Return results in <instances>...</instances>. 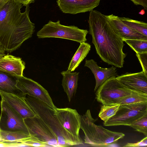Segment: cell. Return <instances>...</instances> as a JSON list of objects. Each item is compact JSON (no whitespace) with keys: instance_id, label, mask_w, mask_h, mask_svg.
Masks as SVG:
<instances>
[{"instance_id":"6da1fadb","label":"cell","mask_w":147,"mask_h":147,"mask_svg":"<svg viewBox=\"0 0 147 147\" xmlns=\"http://www.w3.org/2000/svg\"><path fill=\"white\" fill-rule=\"evenodd\" d=\"M21 13L22 4L10 0L5 3L0 11V48L11 52L32 36L34 24L29 16V5Z\"/></svg>"},{"instance_id":"7a4b0ae2","label":"cell","mask_w":147,"mask_h":147,"mask_svg":"<svg viewBox=\"0 0 147 147\" xmlns=\"http://www.w3.org/2000/svg\"><path fill=\"white\" fill-rule=\"evenodd\" d=\"M88 32L97 53L104 62L118 68L123 67L126 54L124 40L115 32L106 15L92 10L90 12Z\"/></svg>"},{"instance_id":"3957f363","label":"cell","mask_w":147,"mask_h":147,"mask_svg":"<svg viewBox=\"0 0 147 147\" xmlns=\"http://www.w3.org/2000/svg\"><path fill=\"white\" fill-rule=\"evenodd\" d=\"M25 100L39 117L47 125L57 138L59 147L80 145L73 136L63 126L55 110L39 99L26 95Z\"/></svg>"},{"instance_id":"277c9868","label":"cell","mask_w":147,"mask_h":147,"mask_svg":"<svg viewBox=\"0 0 147 147\" xmlns=\"http://www.w3.org/2000/svg\"><path fill=\"white\" fill-rule=\"evenodd\" d=\"M96 121L92 117L90 109L81 115L80 129L84 133L85 143L92 146L107 147L125 136L122 133L111 131L96 125L94 123Z\"/></svg>"},{"instance_id":"5b68a950","label":"cell","mask_w":147,"mask_h":147,"mask_svg":"<svg viewBox=\"0 0 147 147\" xmlns=\"http://www.w3.org/2000/svg\"><path fill=\"white\" fill-rule=\"evenodd\" d=\"M87 30L81 29L74 26L62 25L58 20L56 22L49 21L37 33L38 38H56L76 41L80 43L87 40Z\"/></svg>"},{"instance_id":"8992f818","label":"cell","mask_w":147,"mask_h":147,"mask_svg":"<svg viewBox=\"0 0 147 147\" xmlns=\"http://www.w3.org/2000/svg\"><path fill=\"white\" fill-rule=\"evenodd\" d=\"M116 76L107 79L96 90V99L102 105L118 104L121 99L138 92L126 87L117 79Z\"/></svg>"},{"instance_id":"52a82bcc","label":"cell","mask_w":147,"mask_h":147,"mask_svg":"<svg viewBox=\"0 0 147 147\" xmlns=\"http://www.w3.org/2000/svg\"><path fill=\"white\" fill-rule=\"evenodd\" d=\"M147 113V102L120 105L116 114L105 122V126H129L135 121Z\"/></svg>"},{"instance_id":"ba28073f","label":"cell","mask_w":147,"mask_h":147,"mask_svg":"<svg viewBox=\"0 0 147 147\" xmlns=\"http://www.w3.org/2000/svg\"><path fill=\"white\" fill-rule=\"evenodd\" d=\"M16 86L24 95H28L42 101L55 110L53 103L48 91L38 82L24 76L19 77Z\"/></svg>"},{"instance_id":"9c48e42d","label":"cell","mask_w":147,"mask_h":147,"mask_svg":"<svg viewBox=\"0 0 147 147\" xmlns=\"http://www.w3.org/2000/svg\"><path fill=\"white\" fill-rule=\"evenodd\" d=\"M56 115L63 127L71 134L80 144H83L79 136L81 115L75 109L57 108Z\"/></svg>"},{"instance_id":"30bf717a","label":"cell","mask_w":147,"mask_h":147,"mask_svg":"<svg viewBox=\"0 0 147 147\" xmlns=\"http://www.w3.org/2000/svg\"><path fill=\"white\" fill-rule=\"evenodd\" d=\"M30 134L50 146L59 147L58 139L47 125L37 115L24 119Z\"/></svg>"},{"instance_id":"8fae6325","label":"cell","mask_w":147,"mask_h":147,"mask_svg":"<svg viewBox=\"0 0 147 147\" xmlns=\"http://www.w3.org/2000/svg\"><path fill=\"white\" fill-rule=\"evenodd\" d=\"M3 100L16 110L24 119L37 116L26 101L25 95H21L0 90Z\"/></svg>"},{"instance_id":"7c38bea8","label":"cell","mask_w":147,"mask_h":147,"mask_svg":"<svg viewBox=\"0 0 147 147\" xmlns=\"http://www.w3.org/2000/svg\"><path fill=\"white\" fill-rule=\"evenodd\" d=\"M101 0H57L61 11L66 13L76 14L90 11L98 6Z\"/></svg>"},{"instance_id":"4fadbf2b","label":"cell","mask_w":147,"mask_h":147,"mask_svg":"<svg viewBox=\"0 0 147 147\" xmlns=\"http://www.w3.org/2000/svg\"><path fill=\"white\" fill-rule=\"evenodd\" d=\"M1 113L6 118L5 122L7 128L10 131H22L29 134L24 119L13 108L1 99Z\"/></svg>"},{"instance_id":"5bb4252c","label":"cell","mask_w":147,"mask_h":147,"mask_svg":"<svg viewBox=\"0 0 147 147\" xmlns=\"http://www.w3.org/2000/svg\"><path fill=\"white\" fill-rule=\"evenodd\" d=\"M116 78L127 88L147 94V75L143 71L133 73L127 72Z\"/></svg>"},{"instance_id":"9a60e30c","label":"cell","mask_w":147,"mask_h":147,"mask_svg":"<svg viewBox=\"0 0 147 147\" xmlns=\"http://www.w3.org/2000/svg\"><path fill=\"white\" fill-rule=\"evenodd\" d=\"M109 23L116 33L124 39L147 40V36L129 27L119 19V17L112 14L106 16Z\"/></svg>"},{"instance_id":"2e32d148","label":"cell","mask_w":147,"mask_h":147,"mask_svg":"<svg viewBox=\"0 0 147 147\" xmlns=\"http://www.w3.org/2000/svg\"><path fill=\"white\" fill-rule=\"evenodd\" d=\"M84 66L89 68L94 76L96 81L94 92L107 79L112 76H117L115 67L102 68L99 66L96 62L93 59H86Z\"/></svg>"},{"instance_id":"e0dca14e","label":"cell","mask_w":147,"mask_h":147,"mask_svg":"<svg viewBox=\"0 0 147 147\" xmlns=\"http://www.w3.org/2000/svg\"><path fill=\"white\" fill-rule=\"evenodd\" d=\"M25 63L21 59L5 55L0 59V71L18 77L23 76Z\"/></svg>"},{"instance_id":"ac0fdd59","label":"cell","mask_w":147,"mask_h":147,"mask_svg":"<svg viewBox=\"0 0 147 147\" xmlns=\"http://www.w3.org/2000/svg\"><path fill=\"white\" fill-rule=\"evenodd\" d=\"M61 74L63 76L62 85L70 102L76 92L79 72H72L67 70L62 71Z\"/></svg>"},{"instance_id":"d6986e66","label":"cell","mask_w":147,"mask_h":147,"mask_svg":"<svg viewBox=\"0 0 147 147\" xmlns=\"http://www.w3.org/2000/svg\"><path fill=\"white\" fill-rule=\"evenodd\" d=\"M18 77L0 71V90L24 95L16 86Z\"/></svg>"},{"instance_id":"ffe728a7","label":"cell","mask_w":147,"mask_h":147,"mask_svg":"<svg viewBox=\"0 0 147 147\" xmlns=\"http://www.w3.org/2000/svg\"><path fill=\"white\" fill-rule=\"evenodd\" d=\"M90 49L91 45L88 43L83 42L80 43L72 58L67 70L71 72L74 71L86 56Z\"/></svg>"},{"instance_id":"44dd1931","label":"cell","mask_w":147,"mask_h":147,"mask_svg":"<svg viewBox=\"0 0 147 147\" xmlns=\"http://www.w3.org/2000/svg\"><path fill=\"white\" fill-rule=\"evenodd\" d=\"M0 134L1 141L20 142L31 136L30 134L22 131H10L1 128Z\"/></svg>"},{"instance_id":"7402d4cb","label":"cell","mask_w":147,"mask_h":147,"mask_svg":"<svg viewBox=\"0 0 147 147\" xmlns=\"http://www.w3.org/2000/svg\"><path fill=\"white\" fill-rule=\"evenodd\" d=\"M124 24L141 34L147 36V24L143 21L131 19L129 18L119 17Z\"/></svg>"},{"instance_id":"603a6c76","label":"cell","mask_w":147,"mask_h":147,"mask_svg":"<svg viewBox=\"0 0 147 147\" xmlns=\"http://www.w3.org/2000/svg\"><path fill=\"white\" fill-rule=\"evenodd\" d=\"M120 105H103L101 107L98 117L104 122L106 121L116 114Z\"/></svg>"},{"instance_id":"cb8c5ba5","label":"cell","mask_w":147,"mask_h":147,"mask_svg":"<svg viewBox=\"0 0 147 147\" xmlns=\"http://www.w3.org/2000/svg\"><path fill=\"white\" fill-rule=\"evenodd\" d=\"M147 102V94L137 92L121 99L118 104L126 105Z\"/></svg>"},{"instance_id":"d4e9b609","label":"cell","mask_w":147,"mask_h":147,"mask_svg":"<svg viewBox=\"0 0 147 147\" xmlns=\"http://www.w3.org/2000/svg\"><path fill=\"white\" fill-rule=\"evenodd\" d=\"M125 42L136 53L147 52V40L124 39Z\"/></svg>"},{"instance_id":"484cf974","label":"cell","mask_w":147,"mask_h":147,"mask_svg":"<svg viewBox=\"0 0 147 147\" xmlns=\"http://www.w3.org/2000/svg\"><path fill=\"white\" fill-rule=\"evenodd\" d=\"M129 126L147 136V113L133 122Z\"/></svg>"},{"instance_id":"4316f807","label":"cell","mask_w":147,"mask_h":147,"mask_svg":"<svg viewBox=\"0 0 147 147\" xmlns=\"http://www.w3.org/2000/svg\"><path fill=\"white\" fill-rule=\"evenodd\" d=\"M30 135V137L20 142L26 145L27 146H50L46 143L40 140L33 135Z\"/></svg>"},{"instance_id":"83f0119b","label":"cell","mask_w":147,"mask_h":147,"mask_svg":"<svg viewBox=\"0 0 147 147\" xmlns=\"http://www.w3.org/2000/svg\"><path fill=\"white\" fill-rule=\"evenodd\" d=\"M136 55L141 65L142 71L147 75V52L136 53Z\"/></svg>"},{"instance_id":"f1b7e54d","label":"cell","mask_w":147,"mask_h":147,"mask_svg":"<svg viewBox=\"0 0 147 147\" xmlns=\"http://www.w3.org/2000/svg\"><path fill=\"white\" fill-rule=\"evenodd\" d=\"M27 146L21 142L0 141V147H18Z\"/></svg>"},{"instance_id":"f546056e","label":"cell","mask_w":147,"mask_h":147,"mask_svg":"<svg viewBox=\"0 0 147 147\" xmlns=\"http://www.w3.org/2000/svg\"><path fill=\"white\" fill-rule=\"evenodd\" d=\"M147 146V137L146 136L142 140L136 143H127L123 147H138L141 146Z\"/></svg>"},{"instance_id":"4dcf8cb0","label":"cell","mask_w":147,"mask_h":147,"mask_svg":"<svg viewBox=\"0 0 147 147\" xmlns=\"http://www.w3.org/2000/svg\"><path fill=\"white\" fill-rule=\"evenodd\" d=\"M136 5H141L147 10V0H130Z\"/></svg>"},{"instance_id":"1f68e13d","label":"cell","mask_w":147,"mask_h":147,"mask_svg":"<svg viewBox=\"0 0 147 147\" xmlns=\"http://www.w3.org/2000/svg\"><path fill=\"white\" fill-rule=\"evenodd\" d=\"M5 55V51L0 48V55L4 56Z\"/></svg>"},{"instance_id":"d6a6232c","label":"cell","mask_w":147,"mask_h":147,"mask_svg":"<svg viewBox=\"0 0 147 147\" xmlns=\"http://www.w3.org/2000/svg\"><path fill=\"white\" fill-rule=\"evenodd\" d=\"M145 13V11L144 10V9L141 10L140 12L139 13V14L143 15H144Z\"/></svg>"},{"instance_id":"836d02e7","label":"cell","mask_w":147,"mask_h":147,"mask_svg":"<svg viewBox=\"0 0 147 147\" xmlns=\"http://www.w3.org/2000/svg\"><path fill=\"white\" fill-rule=\"evenodd\" d=\"M5 3H0V11Z\"/></svg>"},{"instance_id":"e575fe53","label":"cell","mask_w":147,"mask_h":147,"mask_svg":"<svg viewBox=\"0 0 147 147\" xmlns=\"http://www.w3.org/2000/svg\"><path fill=\"white\" fill-rule=\"evenodd\" d=\"M10 0H0V3H6Z\"/></svg>"},{"instance_id":"d590c367","label":"cell","mask_w":147,"mask_h":147,"mask_svg":"<svg viewBox=\"0 0 147 147\" xmlns=\"http://www.w3.org/2000/svg\"><path fill=\"white\" fill-rule=\"evenodd\" d=\"M3 55H0V59H1L3 57Z\"/></svg>"},{"instance_id":"8d00e7d4","label":"cell","mask_w":147,"mask_h":147,"mask_svg":"<svg viewBox=\"0 0 147 147\" xmlns=\"http://www.w3.org/2000/svg\"><path fill=\"white\" fill-rule=\"evenodd\" d=\"M1 129V128L0 127V131ZM0 141H1L0 134Z\"/></svg>"}]
</instances>
